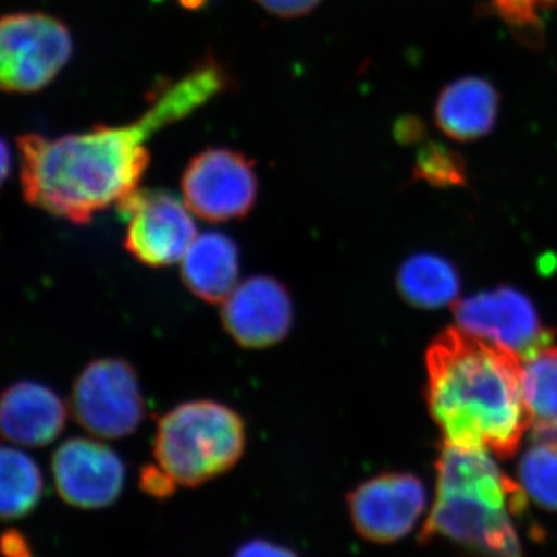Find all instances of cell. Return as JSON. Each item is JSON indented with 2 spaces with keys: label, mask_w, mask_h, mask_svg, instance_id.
Instances as JSON below:
<instances>
[{
  "label": "cell",
  "mask_w": 557,
  "mask_h": 557,
  "mask_svg": "<svg viewBox=\"0 0 557 557\" xmlns=\"http://www.w3.org/2000/svg\"><path fill=\"white\" fill-rule=\"evenodd\" d=\"M201 106L199 87L182 78L161 87L149 109L127 126H97L54 139L22 135L17 149L24 199L69 222H90L138 189L150 160L146 141Z\"/></svg>",
  "instance_id": "cell-1"
},
{
  "label": "cell",
  "mask_w": 557,
  "mask_h": 557,
  "mask_svg": "<svg viewBox=\"0 0 557 557\" xmlns=\"http://www.w3.org/2000/svg\"><path fill=\"white\" fill-rule=\"evenodd\" d=\"M428 401L446 445L511 457L528 426L520 358L448 329L428 350Z\"/></svg>",
  "instance_id": "cell-2"
},
{
  "label": "cell",
  "mask_w": 557,
  "mask_h": 557,
  "mask_svg": "<svg viewBox=\"0 0 557 557\" xmlns=\"http://www.w3.org/2000/svg\"><path fill=\"white\" fill-rule=\"evenodd\" d=\"M527 507V493L487 450L446 445L437 461V498L423 537H446L486 557H522L511 515Z\"/></svg>",
  "instance_id": "cell-3"
},
{
  "label": "cell",
  "mask_w": 557,
  "mask_h": 557,
  "mask_svg": "<svg viewBox=\"0 0 557 557\" xmlns=\"http://www.w3.org/2000/svg\"><path fill=\"white\" fill-rule=\"evenodd\" d=\"M245 423L211 399L175 406L157 424L153 456L175 485L199 486L230 471L244 454Z\"/></svg>",
  "instance_id": "cell-4"
},
{
  "label": "cell",
  "mask_w": 557,
  "mask_h": 557,
  "mask_svg": "<svg viewBox=\"0 0 557 557\" xmlns=\"http://www.w3.org/2000/svg\"><path fill=\"white\" fill-rule=\"evenodd\" d=\"M69 28L44 13H14L0 24V83L11 94H35L60 75L72 57Z\"/></svg>",
  "instance_id": "cell-5"
},
{
  "label": "cell",
  "mask_w": 557,
  "mask_h": 557,
  "mask_svg": "<svg viewBox=\"0 0 557 557\" xmlns=\"http://www.w3.org/2000/svg\"><path fill=\"white\" fill-rule=\"evenodd\" d=\"M145 409L137 372L124 359H95L73 384L70 410L76 423L94 437L134 434Z\"/></svg>",
  "instance_id": "cell-6"
},
{
  "label": "cell",
  "mask_w": 557,
  "mask_h": 557,
  "mask_svg": "<svg viewBox=\"0 0 557 557\" xmlns=\"http://www.w3.org/2000/svg\"><path fill=\"white\" fill-rule=\"evenodd\" d=\"M258 190L255 163L233 149L203 150L183 172V201L207 222L245 218L258 200Z\"/></svg>",
  "instance_id": "cell-7"
},
{
  "label": "cell",
  "mask_w": 557,
  "mask_h": 557,
  "mask_svg": "<svg viewBox=\"0 0 557 557\" xmlns=\"http://www.w3.org/2000/svg\"><path fill=\"white\" fill-rule=\"evenodd\" d=\"M119 211L127 222L124 247L153 269L182 262L199 236L190 209L166 190L137 189L120 201Z\"/></svg>",
  "instance_id": "cell-8"
},
{
  "label": "cell",
  "mask_w": 557,
  "mask_h": 557,
  "mask_svg": "<svg viewBox=\"0 0 557 557\" xmlns=\"http://www.w3.org/2000/svg\"><path fill=\"white\" fill-rule=\"evenodd\" d=\"M456 318L463 332L520 359L552 341V333L542 327L533 302L515 288L500 287L460 300Z\"/></svg>",
  "instance_id": "cell-9"
},
{
  "label": "cell",
  "mask_w": 557,
  "mask_h": 557,
  "mask_svg": "<svg viewBox=\"0 0 557 557\" xmlns=\"http://www.w3.org/2000/svg\"><path fill=\"white\" fill-rule=\"evenodd\" d=\"M51 469L58 493L76 508L109 507L120 497L126 475L115 450L84 437L65 440L54 450Z\"/></svg>",
  "instance_id": "cell-10"
},
{
  "label": "cell",
  "mask_w": 557,
  "mask_h": 557,
  "mask_svg": "<svg viewBox=\"0 0 557 557\" xmlns=\"http://www.w3.org/2000/svg\"><path fill=\"white\" fill-rule=\"evenodd\" d=\"M426 505L423 483L410 474H383L348 496L350 518L362 537L379 544L398 541L412 531Z\"/></svg>",
  "instance_id": "cell-11"
},
{
  "label": "cell",
  "mask_w": 557,
  "mask_h": 557,
  "mask_svg": "<svg viewBox=\"0 0 557 557\" xmlns=\"http://www.w3.org/2000/svg\"><path fill=\"white\" fill-rule=\"evenodd\" d=\"M222 322L226 333L242 347L274 346L292 329V296L277 278H245L223 302Z\"/></svg>",
  "instance_id": "cell-12"
},
{
  "label": "cell",
  "mask_w": 557,
  "mask_h": 557,
  "mask_svg": "<svg viewBox=\"0 0 557 557\" xmlns=\"http://www.w3.org/2000/svg\"><path fill=\"white\" fill-rule=\"evenodd\" d=\"M67 408L50 387L21 381L3 392L0 426L3 437L17 446H47L60 437Z\"/></svg>",
  "instance_id": "cell-13"
},
{
  "label": "cell",
  "mask_w": 557,
  "mask_h": 557,
  "mask_svg": "<svg viewBox=\"0 0 557 557\" xmlns=\"http://www.w3.org/2000/svg\"><path fill=\"white\" fill-rule=\"evenodd\" d=\"M500 97L490 81L463 76L440 91L435 102V124L456 141H474L496 126Z\"/></svg>",
  "instance_id": "cell-14"
},
{
  "label": "cell",
  "mask_w": 557,
  "mask_h": 557,
  "mask_svg": "<svg viewBox=\"0 0 557 557\" xmlns=\"http://www.w3.org/2000/svg\"><path fill=\"white\" fill-rule=\"evenodd\" d=\"M180 265L185 287L209 304L225 302L239 284V248L219 231L199 234Z\"/></svg>",
  "instance_id": "cell-15"
},
{
  "label": "cell",
  "mask_w": 557,
  "mask_h": 557,
  "mask_svg": "<svg viewBox=\"0 0 557 557\" xmlns=\"http://www.w3.org/2000/svg\"><path fill=\"white\" fill-rule=\"evenodd\" d=\"M520 388L534 438L557 442V347L520 359Z\"/></svg>",
  "instance_id": "cell-16"
},
{
  "label": "cell",
  "mask_w": 557,
  "mask_h": 557,
  "mask_svg": "<svg viewBox=\"0 0 557 557\" xmlns=\"http://www.w3.org/2000/svg\"><path fill=\"white\" fill-rule=\"evenodd\" d=\"M403 298L420 309H440L457 299L460 276L449 260L437 255H417L398 273Z\"/></svg>",
  "instance_id": "cell-17"
},
{
  "label": "cell",
  "mask_w": 557,
  "mask_h": 557,
  "mask_svg": "<svg viewBox=\"0 0 557 557\" xmlns=\"http://www.w3.org/2000/svg\"><path fill=\"white\" fill-rule=\"evenodd\" d=\"M0 478L3 519H20L38 505L42 496V474L30 456L21 449L3 446L0 454Z\"/></svg>",
  "instance_id": "cell-18"
},
{
  "label": "cell",
  "mask_w": 557,
  "mask_h": 557,
  "mask_svg": "<svg viewBox=\"0 0 557 557\" xmlns=\"http://www.w3.org/2000/svg\"><path fill=\"white\" fill-rule=\"evenodd\" d=\"M520 485L541 507L557 509V442H539L523 454Z\"/></svg>",
  "instance_id": "cell-19"
},
{
  "label": "cell",
  "mask_w": 557,
  "mask_h": 557,
  "mask_svg": "<svg viewBox=\"0 0 557 557\" xmlns=\"http://www.w3.org/2000/svg\"><path fill=\"white\" fill-rule=\"evenodd\" d=\"M413 174L432 186H460L467 182L461 157L437 141H428L417 153Z\"/></svg>",
  "instance_id": "cell-20"
},
{
  "label": "cell",
  "mask_w": 557,
  "mask_h": 557,
  "mask_svg": "<svg viewBox=\"0 0 557 557\" xmlns=\"http://www.w3.org/2000/svg\"><path fill=\"white\" fill-rule=\"evenodd\" d=\"M263 10L281 17H298L317 9L321 0H256Z\"/></svg>",
  "instance_id": "cell-21"
},
{
  "label": "cell",
  "mask_w": 557,
  "mask_h": 557,
  "mask_svg": "<svg viewBox=\"0 0 557 557\" xmlns=\"http://www.w3.org/2000/svg\"><path fill=\"white\" fill-rule=\"evenodd\" d=\"M175 482L157 465L148 467L141 472V487L153 497H168L175 491Z\"/></svg>",
  "instance_id": "cell-22"
},
{
  "label": "cell",
  "mask_w": 557,
  "mask_h": 557,
  "mask_svg": "<svg viewBox=\"0 0 557 557\" xmlns=\"http://www.w3.org/2000/svg\"><path fill=\"white\" fill-rule=\"evenodd\" d=\"M234 557H298L295 553L276 544L265 541H255L245 544Z\"/></svg>",
  "instance_id": "cell-23"
},
{
  "label": "cell",
  "mask_w": 557,
  "mask_h": 557,
  "mask_svg": "<svg viewBox=\"0 0 557 557\" xmlns=\"http://www.w3.org/2000/svg\"><path fill=\"white\" fill-rule=\"evenodd\" d=\"M3 555L7 557H33L27 539L17 531H9L3 536Z\"/></svg>",
  "instance_id": "cell-24"
},
{
  "label": "cell",
  "mask_w": 557,
  "mask_h": 557,
  "mask_svg": "<svg viewBox=\"0 0 557 557\" xmlns=\"http://www.w3.org/2000/svg\"><path fill=\"white\" fill-rule=\"evenodd\" d=\"M9 168H10L9 145H7V143L3 141V145H2V172H3V178H7V175H9Z\"/></svg>",
  "instance_id": "cell-25"
},
{
  "label": "cell",
  "mask_w": 557,
  "mask_h": 557,
  "mask_svg": "<svg viewBox=\"0 0 557 557\" xmlns=\"http://www.w3.org/2000/svg\"><path fill=\"white\" fill-rule=\"evenodd\" d=\"M491 2H498V0H491Z\"/></svg>",
  "instance_id": "cell-26"
}]
</instances>
